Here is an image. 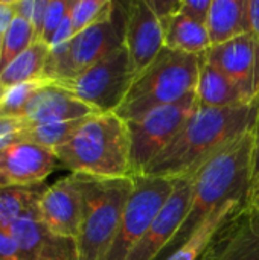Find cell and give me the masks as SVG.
<instances>
[{"mask_svg": "<svg viewBox=\"0 0 259 260\" xmlns=\"http://www.w3.org/2000/svg\"><path fill=\"white\" fill-rule=\"evenodd\" d=\"M14 18H15L14 0H0V37L5 35Z\"/></svg>", "mask_w": 259, "mask_h": 260, "instance_id": "836d02e7", "label": "cell"}, {"mask_svg": "<svg viewBox=\"0 0 259 260\" xmlns=\"http://www.w3.org/2000/svg\"><path fill=\"white\" fill-rule=\"evenodd\" d=\"M255 131L226 146L194 175V195L179 232L156 260H166L220 207L232 201H249Z\"/></svg>", "mask_w": 259, "mask_h": 260, "instance_id": "7a4b0ae2", "label": "cell"}, {"mask_svg": "<svg viewBox=\"0 0 259 260\" xmlns=\"http://www.w3.org/2000/svg\"><path fill=\"white\" fill-rule=\"evenodd\" d=\"M202 64L203 55L165 47L154 62L134 79L124 102L114 113L128 122L195 94Z\"/></svg>", "mask_w": 259, "mask_h": 260, "instance_id": "277c9868", "label": "cell"}, {"mask_svg": "<svg viewBox=\"0 0 259 260\" xmlns=\"http://www.w3.org/2000/svg\"><path fill=\"white\" fill-rule=\"evenodd\" d=\"M0 260H24L18 242L9 230H0Z\"/></svg>", "mask_w": 259, "mask_h": 260, "instance_id": "4dcf8cb0", "label": "cell"}, {"mask_svg": "<svg viewBox=\"0 0 259 260\" xmlns=\"http://www.w3.org/2000/svg\"><path fill=\"white\" fill-rule=\"evenodd\" d=\"M195 98L198 108H226L243 104H253L247 102L240 87L231 78H227L221 70L206 62L205 59L197 81Z\"/></svg>", "mask_w": 259, "mask_h": 260, "instance_id": "d6986e66", "label": "cell"}, {"mask_svg": "<svg viewBox=\"0 0 259 260\" xmlns=\"http://www.w3.org/2000/svg\"><path fill=\"white\" fill-rule=\"evenodd\" d=\"M194 195V175L174 180V190L125 260H156L179 232Z\"/></svg>", "mask_w": 259, "mask_h": 260, "instance_id": "8fae6325", "label": "cell"}, {"mask_svg": "<svg viewBox=\"0 0 259 260\" xmlns=\"http://www.w3.org/2000/svg\"><path fill=\"white\" fill-rule=\"evenodd\" d=\"M200 260H259V210L249 201L221 225Z\"/></svg>", "mask_w": 259, "mask_h": 260, "instance_id": "4fadbf2b", "label": "cell"}, {"mask_svg": "<svg viewBox=\"0 0 259 260\" xmlns=\"http://www.w3.org/2000/svg\"><path fill=\"white\" fill-rule=\"evenodd\" d=\"M0 120H2V117H0Z\"/></svg>", "mask_w": 259, "mask_h": 260, "instance_id": "b9f144b4", "label": "cell"}, {"mask_svg": "<svg viewBox=\"0 0 259 260\" xmlns=\"http://www.w3.org/2000/svg\"><path fill=\"white\" fill-rule=\"evenodd\" d=\"M249 17H250V30L259 41V0H249Z\"/></svg>", "mask_w": 259, "mask_h": 260, "instance_id": "8d00e7d4", "label": "cell"}, {"mask_svg": "<svg viewBox=\"0 0 259 260\" xmlns=\"http://www.w3.org/2000/svg\"><path fill=\"white\" fill-rule=\"evenodd\" d=\"M128 20L125 47L136 78L143 73L165 49V26L147 0L127 3Z\"/></svg>", "mask_w": 259, "mask_h": 260, "instance_id": "5bb4252c", "label": "cell"}, {"mask_svg": "<svg viewBox=\"0 0 259 260\" xmlns=\"http://www.w3.org/2000/svg\"><path fill=\"white\" fill-rule=\"evenodd\" d=\"M47 81H29L20 82L9 87H5L3 94L0 96V117L2 119H18L24 108L27 107L29 101L32 99L34 93L44 85Z\"/></svg>", "mask_w": 259, "mask_h": 260, "instance_id": "484cf974", "label": "cell"}, {"mask_svg": "<svg viewBox=\"0 0 259 260\" xmlns=\"http://www.w3.org/2000/svg\"><path fill=\"white\" fill-rule=\"evenodd\" d=\"M255 136H259V116H258V122H256V128H255Z\"/></svg>", "mask_w": 259, "mask_h": 260, "instance_id": "f35d334b", "label": "cell"}, {"mask_svg": "<svg viewBox=\"0 0 259 260\" xmlns=\"http://www.w3.org/2000/svg\"><path fill=\"white\" fill-rule=\"evenodd\" d=\"M38 216L52 233L76 241L84 216V174H69L47 186Z\"/></svg>", "mask_w": 259, "mask_h": 260, "instance_id": "30bf717a", "label": "cell"}, {"mask_svg": "<svg viewBox=\"0 0 259 260\" xmlns=\"http://www.w3.org/2000/svg\"><path fill=\"white\" fill-rule=\"evenodd\" d=\"M24 260H81L76 241L52 233L38 215L26 216L11 225Z\"/></svg>", "mask_w": 259, "mask_h": 260, "instance_id": "e0dca14e", "label": "cell"}, {"mask_svg": "<svg viewBox=\"0 0 259 260\" xmlns=\"http://www.w3.org/2000/svg\"><path fill=\"white\" fill-rule=\"evenodd\" d=\"M165 47L191 55H205L211 47L206 24L179 12L165 29Z\"/></svg>", "mask_w": 259, "mask_h": 260, "instance_id": "44dd1931", "label": "cell"}, {"mask_svg": "<svg viewBox=\"0 0 259 260\" xmlns=\"http://www.w3.org/2000/svg\"><path fill=\"white\" fill-rule=\"evenodd\" d=\"M34 5H35V0H14L15 17L31 21L32 12H34Z\"/></svg>", "mask_w": 259, "mask_h": 260, "instance_id": "d590c367", "label": "cell"}, {"mask_svg": "<svg viewBox=\"0 0 259 260\" xmlns=\"http://www.w3.org/2000/svg\"><path fill=\"white\" fill-rule=\"evenodd\" d=\"M197 108V98L192 94L182 102L156 108L139 119L127 122L131 177L143 174L148 165L172 142Z\"/></svg>", "mask_w": 259, "mask_h": 260, "instance_id": "52a82bcc", "label": "cell"}, {"mask_svg": "<svg viewBox=\"0 0 259 260\" xmlns=\"http://www.w3.org/2000/svg\"><path fill=\"white\" fill-rule=\"evenodd\" d=\"M249 203H250V204H253V206H256V204H259V193H258V195H256V197L250 198V200H249Z\"/></svg>", "mask_w": 259, "mask_h": 260, "instance_id": "74e56055", "label": "cell"}, {"mask_svg": "<svg viewBox=\"0 0 259 260\" xmlns=\"http://www.w3.org/2000/svg\"><path fill=\"white\" fill-rule=\"evenodd\" d=\"M211 2L212 0H182L179 12L192 20H197V21L206 24Z\"/></svg>", "mask_w": 259, "mask_h": 260, "instance_id": "f546056e", "label": "cell"}, {"mask_svg": "<svg viewBox=\"0 0 259 260\" xmlns=\"http://www.w3.org/2000/svg\"><path fill=\"white\" fill-rule=\"evenodd\" d=\"M211 46H218L249 34V0H212L206 18Z\"/></svg>", "mask_w": 259, "mask_h": 260, "instance_id": "ac0fdd59", "label": "cell"}, {"mask_svg": "<svg viewBox=\"0 0 259 260\" xmlns=\"http://www.w3.org/2000/svg\"><path fill=\"white\" fill-rule=\"evenodd\" d=\"M92 114L98 113L69 90L55 82H46L34 93L18 120L24 125H40L81 120Z\"/></svg>", "mask_w": 259, "mask_h": 260, "instance_id": "2e32d148", "label": "cell"}, {"mask_svg": "<svg viewBox=\"0 0 259 260\" xmlns=\"http://www.w3.org/2000/svg\"><path fill=\"white\" fill-rule=\"evenodd\" d=\"M255 207H258V210H259V204H256V206H255Z\"/></svg>", "mask_w": 259, "mask_h": 260, "instance_id": "60d3db41", "label": "cell"}, {"mask_svg": "<svg viewBox=\"0 0 259 260\" xmlns=\"http://www.w3.org/2000/svg\"><path fill=\"white\" fill-rule=\"evenodd\" d=\"M113 3L114 0H70L69 17L75 35L105 18L111 11Z\"/></svg>", "mask_w": 259, "mask_h": 260, "instance_id": "4316f807", "label": "cell"}, {"mask_svg": "<svg viewBox=\"0 0 259 260\" xmlns=\"http://www.w3.org/2000/svg\"><path fill=\"white\" fill-rule=\"evenodd\" d=\"M47 6H49V0H35L34 12H32V17H31V21H29V23L32 24V29H34V32H35L37 40H40L41 32H43L44 17H46Z\"/></svg>", "mask_w": 259, "mask_h": 260, "instance_id": "d6a6232c", "label": "cell"}, {"mask_svg": "<svg viewBox=\"0 0 259 260\" xmlns=\"http://www.w3.org/2000/svg\"><path fill=\"white\" fill-rule=\"evenodd\" d=\"M81 120L70 122H56V123H40V125H24L20 122L18 140L31 142L46 149L55 152L60 146H63L76 131Z\"/></svg>", "mask_w": 259, "mask_h": 260, "instance_id": "cb8c5ba5", "label": "cell"}, {"mask_svg": "<svg viewBox=\"0 0 259 260\" xmlns=\"http://www.w3.org/2000/svg\"><path fill=\"white\" fill-rule=\"evenodd\" d=\"M49 44L37 40L24 52L15 56L5 69L0 70V84L5 87L43 79V72L49 58Z\"/></svg>", "mask_w": 259, "mask_h": 260, "instance_id": "7402d4cb", "label": "cell"}, {"mask_svg": "<svg viewBox=\"0 0 259 260\" xmlns=\"http://www.w3.org/2000/svg\"><path fill=\"white\" fill-rule=\"evenodd\" d=\"M247 201H232L217 209L198 229L197 232L166 260H200L211 241L221 229V225L231 218L234 212H237Z\"/></svg>", "mask_w": 259, "mask_h": 260, "instance_id": "603a6c76", "label": "cell"}, {"mask_svg": "<svg viewBox=\"0 0 259 260\" xmlns=\"http://www.w3.org/2000/svg\"><path fill=\"white\" fill-rule=\"evenodd\" d=\"M134 189V177L84 175V216L76 238L81 260H101L108 250Z\"/></svg>", "mask_w": 259, "mask_h": 260, "instance_id": "5b68a950", "label": "cell"}, {"mask_svg": "<svg viewBox=\"0 0 259 260\" xmlns=\"http://www.w3.org/2000/svg\"><path fill=\"white\" fill-rule=\"evenodd\" d=\"M258 116L259 102L226 108H197L142 175L168 180L195 175L226 146L255 131Z\"/></svg>", "mask_w": 259, "mask_h": 260, "instance_id": "6da1fadb", "label": "cell"}, {"mask_svg": "<svg viewBox=\"0 0 259 260\" xmlns=\"http://www.w3.org/2000/svg\"><path fill=\"white\" fill-rule=\"evenodd\" d=\"M35 41L37 37L32 29V24L24 18L15 17L5 35L2 37V69H5L15 56L24 52Z\"/></svg>", "mask_w": 259, "mask_h": 260, "instance_id": "d4e9b609", "label": "cell"}, {"mask_svg": "<svg viewBox=\"0 0 259 260\" xmlns=\"http://www.w3.org/2000/svg\"><path fill=\"white\" fill-rule=\"evenodd\" d=\"M55 155L70 174L96 178L131 177L127 122L116 113H98L82 119L73 136L55 149Z\"/></svg>", "mask_w": 259, "mask_h": 260, "instance_id": "3957f363", "label": "cell"}, {"mask_svg": "<svg viewBox=\"0 0 259 260\" xmlns=\"http://www.w3.org/2000/svg\"><path fill=\"white\" fill-rule=\"evenodd\" d=\"M134 79L130 55L124 46L73 79L55 84L69 90L96 113H114L124 102Z\"/></svg>", "mask_w": 259, "mask_h": 260, "instance_id": "ba28073f", "label": "cell"}, {"mask_svg": "<svg viewBox=\"0 0 259 260\" xmlns=\"http://www.w3.org/2000/svg\"><path fill=\"white\" fill-rule=\"evenodd\" d=\"M174 190V180L134 177V189L124 210L118 232L101 260H125L142 239Z\"/></svg>", "mask_w": 259, "mask_h": 260, "instance_id": "9c48e42d", "label": "cell"}, {"mask_svg": "<svg viewBox=\"0 0 259 260\" xmlns=\"http://www.w3.org/2000/svg\"><path fill=\"white\" fill-rule=\"evenodd\" d=\"M255 148L252 155V180H250V193L249 200L259 193V136H255Z\"/></svg>", "mask_w": 259, "mask_h": 260, "instance_id": "e575fe53", "label": "cell"}, {"mask_svg": "<svg viewBox=\"0 0 259 260\" xmlns=\"http://www.w3.org/2000/svg\"><path fill=\"white\" fill-rule=\"evenodd\" d=\"M56 163L53 151L17 140L0 151V186L41 184L55 171Z\"/></svg>", "mask_w": 259, "mask_h": 260, "instance_id": "9a60e30c", "label": "cell"}, {"mask_svg": "<svg viewBox=\"0 0 259 260\" xmlns=\"http://www.w3.org/2000/svg\"><path fill=\"white\" fill-rule=\"evenodd\" d=\"M69 5L70 0H49V6L44 17V26L40 37V40L44 41L46 44L50 43L53 34L56 32V29L61 26L63 20L69 14Z\"/></svg>", "mask_w": 259, "mask_h": 260, "instance_id": "83f0119b", "label": "cell"}, {"mask_svg": "<svg viewBox=\"0 0 259 260\" xmlns=\"http://www.w3.org/2000/svg\"><path fill=\"white\" fill-rule=\"evenodd\" d=\"M20 120L18 119H2L0 120V151L11 143L18 140Z\"/></svg>", "mask_w": 259, "mask_h": 260, "instance_id": "1f68e13d", "label": "cell"}, {"mask_svg": "<svg viewBox=\"0 0 259 260\" xmlns=\"http://www.w3.org/2000/svg\"><path fill=\"white\" fill-rule=\"evenodd\" d=\"M128 9L127 3L116 2L110 14L93 26L76 34L67 52L56 61L46 62L43 81L64 82L125 46Z\"/></svg>", "mask_w": 259, "mask_h": 260, "instance_id": "8992f818", "label": "cell"}, {"mask_svg": "<svg viewBox=\"0 0 259 260\" xmlns=\"http://www.w3.org/2000/svg\"><path fill=\"white\" fill-rule=\"evenodd\" d=\"M203 59L231 78L247 102H259V41L253 32L211 46Z\"/></svg>", "mask_w": 259, "mask_h": 260, "instance_id": "7c38bea8", "label": "cell"}, {"mask_svg": "<svg viewBox=\"0 0 259 260\" xmlns=\"http://www.w3.org/2000/svg\"><path fill=\"white\" fill-rule=\"evenodd\" d=\"M150 8L154 11V14L159 17L162 24L168 26V23L179 14L182 0H147Z\"/></svg>", "mask_w": 259, "mask_h": 260, "instance_id": "f1b7e54d", "label": "cell"}, {"mask_svg": "<svg viewBox=\"0 0 259 260\" xmlns=\"http://www.w3.org/2000/svg\"><path fill=\"white\" fill-rule=\"evenodd\" d=\"M0 69H2V37H0Z\"/></svg>", "mask_w": 259, "mask_h": 260, "instance_id": "ab89813d", "label": "cell"}, {"mask_svg": "<svg viewBox=\"0 0 259 260\" xmlns=\"http://www.w3.org/2000/svg\"><path fill=\"white\" fill-rule=\"evenodd\" d=\"M46 183L34 186H0V230H9L18 219L38 215Z\"/></svg>", "mask_w": 259, "mask_h": 260, "instance_id": "ffe728a7", "label": "cell"}]
</instances>
